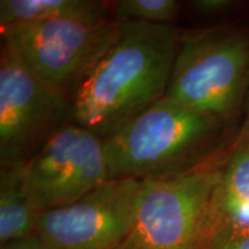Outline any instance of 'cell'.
<instances>
[{
	"label": "cell",
	"mask_w": 249,
	"mask_h": 249,
	"mask_svg": "<svg viewBox=\"0 0 249 249\" xmlns=\"http://www.w3.org/2000/svg\"><path fill=\"white\" fill-rule=\"evenodd\" d=\"M179 38L172 24L124 22L73 97L74 123L105 139L165 97Z\"/></svg>",
	"instance_id": "obj_1"
},
{
	"label": "cell",
	"mask_w": 249,
	"mask_h": 249,
	"mask_svg": "<svg viewBox=\"0 0 249 249\" xmlns=\"http://www.w3.org/2000/svg\"><path fill=\"white\" fill-rule=\"evenodd\" d=\"M224 127L165 96L103 139L108 178L147 181L196 169L209 163Z\"/></svg>",
	"instance_id": "obj_2"
},
{
	"label": "cell",
	"mask_w": 249,
	"mask_h": 249,
	"mask_svg": "<svg viewBox=\"0 0 249 249\" xmlns=\"http://www.w3.org/2000/svg\"><path fill=\"white\" fill-rule=\"evenodd\" d=\"M249 91V26L180 33L166 97L227 124Z\"/></svg>",
	"instance_id": "obj_3"
},
{
	"label": "cell",
	"mask_w": 249,
	"mask_h": 249,
	"mask_svg": "<svg viewBox=\"0 0 249 249\" xmlns=\"http://www.w3.org/2000/svg\"><path fill=\"white\" fill-rule=\"evenodd\" d=\"M2 44L46 86L73 101L123 35L124 23L33 21L1 28Z\"/></svg>",
	"instance_id": "obj_4"
},
{
	"label": "cell",
	"mask_w": 249,
	"mask_h": 249,
	"mask_svg": "<svg viewBox=\"0 0 249 249\" xmlns=\"http://www.w3.org/2000/svg\"><path fill=\"white\" fill-rule=\"evenodd\" d=\"M224 165L209 163L179 176L142 181L126 249H198L213 189Z\"/></svg>",
	"instance_id": "obj_5"
},
{
	"label": "cell",
	"mask_w": 249,
	"mask_h": 249,
	"mask_svg": "<svg viewBox=\"0 0 249 249\" xmlns=\"http://www.w3.org/2000/svg\"><path fill=\"white\" fill-rule=\"evenodd\" d=\"M71 101L46 86L1 44L0 165L20 167L50 136L73 121Z\"/></svg>",
	"instance_id": "obj_6"
},
{
	"label": "cell",
	"mask_w": 249,
	"mask_h": 249,
	"mask_svg": "<svg viewBox=\"0 0 249 249\" xmlns=\"http://www.w3.org/2000/svg\"><path fill=\"white\" fill-rule=\"evenodd\" d=\"M20 174L28 201L37 213L74 203L110 180L104 141L71 121L20 166Z\"/></svg>",
	"instance_id": "obj_7"
},
{
	"label": "cell",
	"mask_w": 249,
	"mask_h": 249,
	"mask_svg": "<svg viewBox=\"0 0 249 249\" xmlns=\"http://www.w3.org/2000/svg\"><path fill=\"white\" fill-rule=\"evenodd\" d=\"M141 187L107 180L74 203L38 213L36 234L49 249H117L133 230Z\"/></svg>",
	"instance_id": "obj_8"
},
{
	"label": "cell",
	"mask_w": 249,
	"mask_h": 249,
	"mask_svg": "<svg viewBox=\"0 0 249 249\" xmlns=\"http://www.w3.org/2000/svg\"><path fill=\"white\" fill-rule=\"evenodd\" d=\"M249 231V144L240 140L214 187L198 249H219Z\"/></svg>",
	"instance_id": "obj_9"
},
{
	"label": "cell",
	"mask_w": 249,
	"mask_h": 249,
	"mask_svg": "<svg viewBox=\"0 0 249 249\" xmlns=\"http://www.w3.org/2000/svg\"><path fill=\"white\" fill-rule=\"evenodd\" d=\"M113 13L114 2L101 0H1L0 29L33 21L103 22Z\"/></svg>",
	"instance_id": "obj_10"
},
{
	"label": "cell",
	"mask_w": 249,
	"mask_h": 249,
	"mask_svg": "<svg viewBox=\"0 0 249 249\" xmlns=\"http://www.w3.org/2000/svg\"><path fill=\"white\" fill-rule=\"evenodd\" d=\"M37 213L24 193L20 167L0 171V245L36 234Z\"/></svg>",
	"instance_id": "obj_11"
},
{
	"label": "cell",
	"mask_w": 249,
	"mask_h": 249,
	"mask_svg": "<svg viewBox=\"0 0 249 249\" xmlns=\"http://www.w3.org/2000/svg\"><path fill=\"white\" fill-rule=\"evenodd\" d=\"M181 4L177 0H120L114 2L113 17L119 22L171 24Z\"/></svg>",
	"instance_id": "obj_12"
},
{
	"label": "cell",
	"mask_w": 249,
	"mask_h": 249,
	"mask_svg": "<svg viewBox=\"0 0 249 249\" xmlns=\"http://www.w3.org/2000/svg\"><path fill=\"white\" fill-rule=\"evenodd\" d=\"M242 2L234 0H195L191 6L196 14L202 17H213L235 9Z\"/></svg>",
	"instance_id": "obj_13"
},
{
	"label": "cell",
	"mask_w": 249,
	"mask_h": 249,
	"mask_svg": "<svg viewBox=\"0 0 249 249\" xmlns=\"http://www.w3.org/2000/svg\"><path fill=\"white\" fill-rule=\"evenodd\" d=\"M0 249H49L44 241L37 234L6 242L0 246Z\"/></svg>",
	"instance_id": "obj_14"
},
{
	"label": "cell",
	"mask_w": 249,
	"mask_h": 249,
	"mask_svg": "<svg viewBox=\"0 0 249 249\" xmlns=\"http://www.w3.org/2000/svg\"><path fill=\"white\" fill-rule=\"evenodd\" d=\"M219 249H249V231L242 234Z\"/></svg>",
	"instance_id": "obj_15"
},
{
	"label": "cell",
	"mask_w": 249,
	"mask_h": 249,
	"mask_svg": "<svg viewBox=\"0 0 249 249\" xmlns=\"http://www.w3.org/2000/svg\"><path fill=\"white\" fill-rule=\"evenodd\" d=\"M242 141H245L247 144H249V127H247V128H245V133L244 135H242L241 138Z\"/></svg>",
	"instance_id": "obj_16"
},
{
	"label": "cell",
	"mask_w": 249,
	"mask_h": 249,
	"mask_svg": "<svg viewBox=\"0 0 249 249\" xmlns=\"http://www.w3.org/2000/svg\"><path fill=\"white\" fill-rule=\"evenodd\" d=\"M249 127V91L247 95V123H246V128Z\"/></svg>",
	"instance_id": "obj_17"
},
{
	"label": "cell",
	"mask_w": 249,
	"mask_h": 249,
	"mask_svg": "<svg viewBox=\"0 0 249 249\" xmlns=\"http://www.w3.org/2000/svg\"><path fill=\"white\" fill-rule=\"evenodd\" d=\"M117 249H126V248H124V246H123V245H121V246H119V247H118Z\"/></svg>",
	"instance_id": "obj_18"
}]
</instances>
